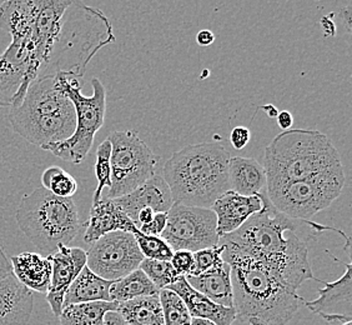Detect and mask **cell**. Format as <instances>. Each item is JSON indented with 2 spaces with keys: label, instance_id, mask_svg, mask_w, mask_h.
Listing matches in <instances>:
<instances>
[{
  "label": "cell",
  "instance_id": "obj_1",
  "mask_svg": "<svg viewBox=\"0 0 352 325\" xmlns=\"http://www.w3.org/2000/svg\"><path fill=\"white\" fill-rule=\"evenodd\" d=\"M0 29L12 36L0 58L23 75L10 107L21 102L35 79L60 73L82 79L96 53L116 41L102 10L73 0L1 1Z\"/></svg>",
  "mask_w": 352,
  "mask_h": 325
},
{
  "label": "cell",
  "instance_id": "obj_2",
  "mask_svg": "<svg viewBox=\"0 0 352 325\" xmlns=\"http://www.w3.org/2000/svg\"><path fill=\"white\" fill-rule=\"evenodd\" d=\"M301 220H294L271 205L254 214L236 231L220 238L223 251L245 255L265 265L298 291L306 280H318L309 263V249L301 235Z\"/></svg>",
  "mask_w": 352,
  "mask_h": 325
},
{
  "label": "cell",
  "instance_id": "obj_3",
  "mask_svg": "<svg viewBox=\"0 0 352 325\" xmlns=\"http://www.w3.org/2000/svg\"><path fill=\"white\" fill-rule=\"evenodd\" d=\"M223 260L230 266L237 317L258 319L265 325H285L292 320L302 300L295 288L251 258L223 251Z\"/></svg>",
  "mask_w": 352,
  "mask_h": 325
},
{
  "label": "cell",
  "instance_id": "obj_4",
  "mask_svg": "<svg viewBox=\"0 0 352 325\" xmlns=\"http://www.w3.org/2000/svg\"><path fill=\"white\" fill-rule=\"evenodd\" d=\"M230 154L219 143H200L177 150L164 164L163 178L174 204L210 209L230 190Z\"/></svg>",
  "mask_w": 352,
  "mask_h": 325
},
{
  "label": "cell",
  "instance_id": "obj_5",
  "mask_svg": "<svg viewBox=\"0 0 352 325\" xmlns=\"http://www.w3.org/2000/svg\"><path fill=\"white\" fill-rule=\"evenodd\" d=\"M266 188L310 178L342 173L338 149L318 130L289 129L265 149Z\"/></svg>",
  "mask_w": 352,
  "mask_h": 325
},
{
  "label": "cell",
  "instance_id": "obj_6",
  "mask_svg": "<svg viewBox=\"0 0 352 325\" xmlns=\"http://www.w3.org/2000/svg\"><path fill=\"white\" fill-rule=\"evenodd\" d=\"M8 120L16 134L43 150L67 140L76 127L74 105L56 89L54 76L35 79L21 102L9 109Z\"/></svg>",
  "mask_w": 352,
  "mask_h": 325
},
{
  "label": "cell",
  "instance_id": "obj_7",
  "mask_svg": "<svg viewBox=\"0 0 352 325\" xmlns=\"http://www.w3.org/2000/svg\"><path fill=\"white\" fill-rule=\"evenodd\" d=\"M16 223L44 257L53 254L60 245L69 247L82 227L72 198L55 197L44 188L21 199Z\"/></svg>",
  "mask_w": 352,
  "mask_h": 325
},
{
  "label": "cell",
  "instance_id": "obj_8",
  "mask_svg": "<svg viewBox=\"0 0 352 325\" xmlns=\"http://www.w3.org/2000/svg\"><path fill=\"white\" fill-rule=\"evenodd\" d=\"M55 87L68 96L73 103L76 116V127L73 136L64 142L49 145L45 149L65 162L80 164L93 147L95 134L102 128L107 110V92L102 81L93 78V95L82 93V78L75 75L60 74L54 76Z\"/></svg>",
  "mask_w": 352,
  "mask_h": 325
},
{
  "label": "cell",
  "instance_id": "obj_9",
  "mask_svg": "<svg viewBox=\"0 0 352 325\" xmlns=\"http://www.w3.org/2000/svg\"><path fill=\"white\" fill-rule=\"evenodd\" d=\"M345 174L325 176L278 184L266 188V197L275 209L294 220H309L341 196Z\"/></svg>",
  "mask_w": 352,
  "mask_h": 325
},
{
  "label": "cell",
  "instance_id": "obj_10",
  "mask_svg": "<svg viewBox=\"0 0 352 325\" xmlns=\"http://www.w3.org/2000/svg\"><path fill=\"white\" fill-rule=\"evenodd\" d=\"M111 144V187L109 199L126 196L155 176L160 158L134 130H116L108 136Z\"/></svg>",
  "mask_w": 352,
  "mask_h": 325
},
{
  "label": "cell",
  "instance_id": "obj_11",
  "mask_svg": "<svg viewBox=\"0 0 352 325\" xmlns=\"http://www.w3.org/2000/svg\"><path fill=\"white\" fill-rule=\"evenodd\" d=\"M217 216L206 208L173 204L168 211V223L160 237L174 251L191 253L219 245Z\"/></svg>",
  "mask_w": 352,
  "mask_h": 325
},
{
  "label": "cell",
  "instance_id": "obj_12",
  "mask_svg": "<svg viewBox=\"0 0 352 325\" xmlns=\"http://www.w3.org/2000/svg\"><path fill=\"white\" fill-rule=\"evenodd\" d=\"M144 255L128 231H113L98 239L87 251V266L105 280H118L139 269Z\"/></svg>",
  "mask_w": 352,
  "mask_h": 325
},
{
  "label": "cell",
  "instance_id": "obj_13",
  "mask_svg": "<svg viewBox=\"0 0 352 325\" xmlns=\"http://www.w3.org/2000/svg\"><path fill=\"white\" fill-rule=\"evenodd\" d=\"M47 258L52 263V278L47 300L53 314L59 318L69 286L87 265V251L82 248L60 245Z\"/></svg>",
  "mask_w": 352,
  "mask_h": 325
},
{
  "label": "cell",
  "instance_id": "obj_14",
  "mask_svg": "<svg viewBox=\"0 0 352 325\" xmlns=\"http://www.w3.org/2000/svg\"><path fill=\"white\" fill-rule=\"evenodd\" d=\"M345 273L336 282H324V288L318 289V298L302 300L310 312L331 324L352 322L351 264H345Z\"/></svg>",
  "mask_w": 352,
  "mask_h": 325
},
{
  "label": "cell",
  "instance_id": "obj_15",
  "mask_svg": "<svg viewBox=\"0 0 352 325\" xmlns=\"http://www.w3.org/2000/svg\"><path fill=\"white\" fill-rule=\"evenodd\" d=\"M266 203L267 197L264 193L243 197L232 190H228L210 208L217 216V235L225 237L236 231L249 218L264 209Z\"/></svg>",
  "mask_w": 352,
  "mask_h": 325
},
{
  "label": "cell",
  "instance_id": "obj_16",
  "mask_svg": "<svg viewBox=\"0 0 352 325\" xmlns=\"http://www.w3.org/2000/svg\"><path fill=\"white\" fill-rule=\"evenodd\" d=\"M114 202L138 228V214L140 210L150 208L154 213H168L174 204L168 184L163 176L156 174L134 191L116 198Z\"/></svg>",
  "mask_w": 352,
  "mask_h": 325
},
{
  "label": "cell",
  "instance_id": "obj_17",
  "mask_svg": "<svg viewBox=\"0 0 352 325\" xmlns=\"http://www.w3.org/2000/svg\"><path fill=\"white\" fill-rule=\"evenodd\" d=\"M82 225L87 227L84 242L88 244L95 243L98 239L113 231H128L133 234L139 229L131 219L122 213L114 199L109 198H102L99 202L93 203L88 222Z\"/></svg>",
  "mask_w": 352,
  "mask_h": 325
},
{
  "label": "cell",
  "instance_id": "obj_18",
  "mask_svg": "<svg viewBox=\"0 0 352 325\" xmlns=\"http://www.w3.org/2000/svg\"><path fill=\"white\" fill-rule=\"evenodd\" d=\"M34 308L33 291L14 274L0 280V325H28Z\"/></svg>",
  "mask_w": 352,
  "mask_h": 325
},
{
  "label": "cell",
  "instance_id": "obj_19",
  "mask_svg": "<svg viewBox=\"0 0 352 325\" xmlns=\"http://www.w3.org/2000/svg\"><path fill=\"white\" fill-rule=\"evenodd\" d=\"M166 289L174 291L182 298L191 318L208 319L217 325H232L236 320V312L234 308H226L211 302L201 293L191 288L184 275H180L175 283L169 285Z\"/></svg>",
  "mask_w": 352,
  "mask_h": 325
},
{
  "label": "cell",
  "instance_id": "obj_20",
  "mask_svg": "<svg viewBox=\"0 0 352 325\" xmlns=\"http://www.w3.org/2000/svg\"><path fill=\"white\" fill-rule=\"evenodd\" d=\"M15 278L30 291L47 293L52 278V263L41 253L25 251L10 258Z\"/></svg>",
  "mask_w": 352,
  "mask_h": 325
},
{
  "label": "cell",
  "instance_id": "obj_21",
  "mask_svg": "<svg viewBox=\"0 0 352 325\" xmlns=\"http://www.w3.org/2000/svg\"><path fill=\"white\" fill-rule=\"evenodd\" d=\"M229 187L243 197L261 194L266 188L264 165L255 158L232 156L229 160Z\"/></svg>",
  "mask_w": 352,
  "mask_h": 325
},
{
  "label": "cell",
  "instance_id": "obj_22",
  "mask_svg": "<svg viewBox=\"0 0 352 325\" xmlns=\"http://www.w3.org/2000/svg\"><path fill=\"white\" fill-rule=\"evenodd\" d=\"M185 278L191 288L201 293L211 302L226 308H234L230 266L225 262L219 269L206 271L199 275H188Z\"/></svg>",
  "mask_w": 352,
  "mask_h": 325
},
{
  "label": "cell",
  "instance_id": "obj_23",
  "mask_svg": "<svg viewBox=\"0 0 352 325\" xmlns=\"http://www.w3.org/2000/svg\"><path fill=\"white\" fill-rule=\"evenodd\" d=\"M111 280L98 277L85 265L80 274L69 286L64 298V306L72 304H82L91 302H111L110 286ZM63 306V308H64Z\"/></svg>",
  "mask_w": 352,
  "mask_h": 325
},
{
  "label": "cell",
  "instance_id": "obj_24",
  "mask_svg": "<svg viewBox=\"0 0 352 325\" xmlns=\"http://www.w3.org/2000/svg\"><path fill=\"white\" fill-rule=\"evenodd\" d=\"M116 312L129 325H165L159 297H142L119 303Z\"/></svg>",
  "mask_w": 352,
  "mask_h": 325
},
{
  "label": "cell",
  "instance_id": "obj_25",
  "mask_svg": "<svg viewBox=\"0 0 352 325\" xmlns=\"http://www.w3.org/2000/svg\"><path fill=\"white\" fill-rule=\"evenodd\" d=\"M159 293L160 291L140 269L114 280L110 286V299L116 303H124L142 297H159Z\"/></svg>",
  "mask_w": 352,
  "mask_h": 325
},
{
  "label": "cell",
  "instance_id": "obj_26",
  "mask_svg": "<svg viewBox=\"0 0 352 325\" xmlns=\"http://www.w3.org/2000/svg\"><path fill=\"white\" fill-rule=\"evenodd\" d=\"M116 302H91L64 306L59 315L61 325H104V317L118 309Z\"/></svg>",
  "mask_w": 352,
  "mask_h": 325
},
{
  "label": "cell",
  "instance_id": "obj_27",
  "mask_svg": "<svg viewBox=\"0 0 352 325\" xmlns=\"http://www.w3.org/2000/svg\"><path fill=\"white\" fill-rule=\"evenodd\" d=\"M41 183L43 188L55 197L69 199L78 191V182L74 176L60 167H50L45 169L41 176Z\"/></svg>",
  "mask_w": 352,
  "mask_h": 325
},
{
  "label": "cell",
  "instance_id": "obj_28",
  "mask_svg": "<svg viewBox=\"0 0 352 325\" xmlns=\"http://www.w3.org/2000/svg\"><path fill=\"white\" fill-rule=\"evenodd\" d=\"M165 325H190L191 315L182 298L174 291L163 289L159 293Z\"/></svg>",
  "mask_w": 352,
  "mask_h": 325
},
{
  "label": "cell",
  "instance_id": "obj_29",
  "mask_svg": "<svg viewBox=\"0 0 352 325\" xmlns=\"http://www.w3.org/2000/svg\"><path fill=\"white\" fill-rule=\"evenodd\" d=\"M139 269L144 271V274L151 280V283L155 285L159 291L166 289L169 285L175 283L176 279L180 275L174 271L170 262L164 260H154V259H145L142 260Z\"/></svg>",
  "mask_w": 352,
  "mask_h": 325
},
{
  "label": "cell",
  "instance_id": "obj_30",
  "mask_svg": "<svg viewBox=\"0 0 352 325\" xmlns=\"http://www.w3.org/2000/svg\"><path fill=\"white\" fill-rule=\"evenodd\" d=\"M111 144L108 138L98 147L96 150V162H95V176L98 179V187L95 190L93 203L102 199V189L111 187Z\"/></svg>",
  "mask_w": 352,
  "mask_h": 325
},
{
  "label": "cell",
  "instance_id": "obj_31",
  "mask_svg": "<svg viewBox=\"0 0 352 325\" xmlns=\"http://www.w3.org/2000/svg\"><path fill=\"white\" fill-rule=\"evenodd\" d=\"M133 235L135 238L138 247L145 259L170 262L174 251L170 248L169 244L166 243L163 238L145 235L139 229H136Z\"/></svg>",
  "mask_w": 352,
  "mask_h": 325
},
{
  "label": "cell",
  "instance_id": "obj_32",
  "mask_svg": "<svg viewBox=\"0 0 352 325\" xmlns=\"http://www.w3.org/2000/svg\"><path fill=\"white\" fill-rule=\"evenodd\" d=\"M21 75L7 61L0 58V107H10L13 98L21 87Z\"/></svg>",
  "mask_w": 352,
  "mask_h": 325
},
{
  "label": "cell",
  "instance_id": "obj_33",
  "mask_svg": "<svg viewBox=\"0 0 352 325\" xmlns=\"http://www.w3.org/2000/svg\"><path fill=\"white\" fill-rule=\"evenodd\" d=\"M223 248L221 245L206 248L192 253L194 255V271L191 275H199L209 271H215L223 265Z\"/></svg>",
  "mask_w": 352,
  "mask_h": 325
},
{
  "label": "cell",
  "instance_id": "obj_34",
  "mask_svg": "<svg viewBox=\"0 0 352 325\" xmlns=\"http://www.w3.org/2000/svg\"><path fill=\"white\" fill-rule=\"evenodd\" d=\"M170 264L173 265V268L177 273V275L188 277V275H191L192 271H194V265H195L194 255H192L191 251H174L173 257L170 259Z\"/></svg>",
  "mask_w": 352,
  "mask_h": 325
},
{
  "label": "cell",
  "instance_id": "obj_35",
  "mask_svg": "<svg viewBox=\"0 0 352 325\" xmlns=\"http://www.w3.org/2000/svg\"><path fill=\"white\" fill-rule=\"evenodd\" d=\"M168 223V213H155L153 220L149 224H144L139 231L145 235H153V237H160L162 233L165 231Z\"/></svg>",
  "mask_w": 352,
  "mask_h": 325
},
{
  "label": "cell",
  "instance_id": "obj_36",
  "mask_svg": "<svg viewBox=\"0 0 352 325\" xmlns=\"http://www.w3.org/2000/svg\"><path fill=\"white\" fill-rule=\"evenodd\" d=\"M251 133L246 127H235L231 130L230 143L235 149L245 148L250 142Z\"/></svg>",
  "mask_w": 352,
  "mask_h": 325
},
{
  "label": "cell",
  "instance_id": "obj_37",
  "mask_svg": "<svg viewBox=\"0 0 352 325\" xmlns=\"http://www.w3.org/2000/svg\"><path fill=\"white\" fill-rule=\"evenodd\" d=\"M12 274H13V269L10 264V259L6 255V253L0 245V280L7 278Z\"/></svg>",
  "mask_w": 352,
  "mask_h": 325
},
{
  "label": "cell",
  "instance_id": "obj_38",
  "mask_svg": "<svg viewBox=\"0 0 352 325\" xmlns=\"http://www.w3.org/2000/svg\"><path fill=\"white\" fill-rule=\"evenodd\" d=\"M320 24H321L322 32H324L326 38L336 35V24H335V21H333V14L330 13L329 15L324 17L321 21H320Z\"/></svg>",
  "mask_w": 352,
  "mask_h": 325
},
{
  "label": "cell",
  "instance_id": "obj_39",
  "mask_svg": "<svg viewBox=\"0 0 352 325\" xmlns=\"http://www.w3.org/2000/svg\"><path fill=\"white\" fill-rule=\"evenodd\" d=\"M276 120H278L280 129L285 132V130L292 129V124H294V116H292L290 112H287V110H283V112H278V116H276Z\"/></svg>",
  "mask_w": 352,
  "mask_h": 325
},
{
  "label": "cell",
  "instance_id": "obj_40",
  "mask_svg": "<svg viewBox=\"0 0 352 325\" xmlns=\"http://www.w3.org/2000/svg\"><path fill=\"white\" fill-rule=\"evenodd\" d=\"M197 44L201 47H209L215 41V35L209 29L200 30L197 35Z\"/></svg>",
  "mask_w": 352,
  "mask_h": 325
},
{
  "label": "cell",
  "instance_id": "obj_41",
  "mask_svg": "<svg viewBox=\"0 0 352 325\" xmlns=\"http://www.w3.org/2000/svg\"><path fill=\"white\" fill-rule=\"evenodd\" d=\"M104 325H129L125 319L122 318L119 313L114 311V312H109L105 314L104 317Z\"/></svg>",
  "mask_w": 352,
  "mask_h": 325
},
{
  "label": "cell",
  "instance_id": "obj_42",
  "mask_svg": "<svg viewBox=\"0 0 352 325\" xmlns=\"http://www.w3.org/2000/svg\"><path fill=\"white\" fill-rule=\"evenodd\" d=\"M340 17H341L342 23H344V25H345L346 32H347V33H351L352 6L342 8V9H341V12H340Z\"/></svg>",
  "mask_w": 352,
  "mask_h": 325
},
{
  "label": "cell",
  "instance_id": "obj_43",
  "mask_svg": "<svg viewBox=\"0 0 352 325\" xmlns=\"http://www.w3.org/2000/svg\"><path fill=\"white\" fill-rule=\"evenodd\" d=\"M154 216H155L154 210H151L150 208L140 210L139 214H138V225H139V228L144 225V224H149L153 220Z\"/></svg>",
  "mask_w": 352,
  "mask_h": 325
},
{
  "label": "cell",
  "instance_id": "obj_44",
  "mask_svg": "<svg viewBox=\"0 0 352 325\" xmlns=\"http://www.w3.org/2000/svg\"><path fill=\"white\" fill-rule=\"evenodd\" d=\"M263 110H264L265 113H267V116H270V118H276L278 114V110L276 107H274V105H264L263 107Z\"/></svg>",
  "mask_w": 352,
  "mask_h": 325
},
{
  "label": "cell",
  "instance_id": "obj_45",
  "mask_svg": "<svg viewBox=\"0 0 352 325\" xmlns=\"http://www.w3.org/2000/svg\"><path fill=\"white\" fill-rule=\"evenodd\" d=\"M190 325H217L208 319L191 318Z\"/></svg>",
  "mask_w": 352,
  "mask_h": 325
},
{
  "label": "cell",
  "instance_id": "obj_46",
  "mask_svg": "<svg viewBox=\"0 0 352 325\" xmlns=\"http://www.w3.org/2000/svg\"><path fill=\"white\" fill-rule=\"evenodd\" d=\"M249 323H250V325H265L264 323H261L258 319L255 318L249 319Z\"/></svg>",
  "mask_w": 352,
  "mask_h": 325
},
{
  "label": "cell",
  "instance_id": "obj_47",
  "mask_svg": "<svg viewBox=\"0 0 352 325\" xmlns=\"http://www.w3.org/2000/svg\"><path fill=\"white\" fill-rule=\"evenodd\" d=\"M342 325H352V322H351V323H346V324H342Z\"/></svg>",
  "mask_w": 352,
  "mask_h": 325
},
{
  "label": "cell",
  "instance_id": "obj_48",
  "mask_svg": "<svg viewBox=\"0 0 352 325\" xmlns=\"http://www.w3.org/2000/svg\"><path fill=\"white\" fill-rule=\"evenodd\" d=\"M0 4H1V1H0Z\"/></svg>",
  "mask_w": 352,
  "mask_h": 325
}]
</instances>
